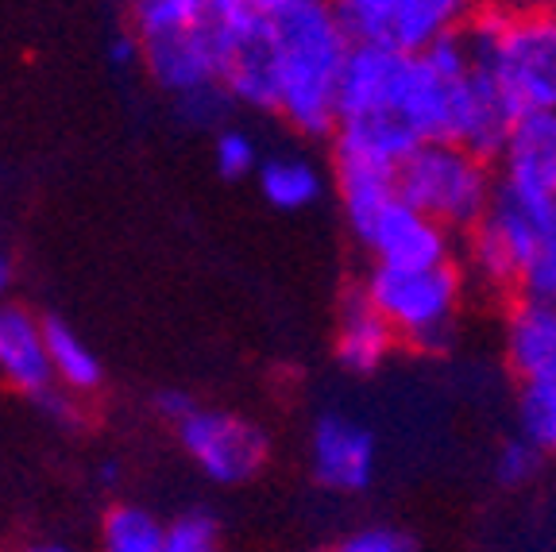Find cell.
I'll use <instances>...</instances> for the list:
<instances>
[{"label":"cell","mask_w":556,"mask_h":552,"mask_svg":"<svg viewBox=\"0 0 556 552\" xmlns=\"http://www.w3.org/2000/svg\"><path fill=\"white\" fill-rule=\"evenodd\" d=\"M270 54H275V116L294 131L329 139L337 128L340 81L356 51L332 0H270L263 4Z\"/></svg>","instance_id":"obj_1"},{"label":"cell","mask_w":556,"mask_h":552,"mask_svg":"<svg viewBox=\"0 0 556 552\" xmlns=\"http://www.w3.org/2000/svg\"><path fill=\"white\" fill-rule=\"evenodd\" d=\"M460 267L491 298L556 302V201L498 190L471 233Z\"/></svg>","instance_id":"obj_2"},{"label":"cell","mask_w":556,"mask_h":552,"mask_svg":"<svg viewBox=\"0 0 556 552\" xmlns=\"http://www.w3.org/2000/svg\"><path fill=\"white\" fill-rule=\"evenodd\" d=\"M348 233L371 267H437L452 260L456 236L399 193V174L359 163H332Z\"/></svg>","instance_id":"obj_3"},{"label":"cell","mask_w":556,"mask_h":552,"mask_svg":"<svg viewBox=\"0 0 556 552\" xmlns=\"http://www.w3.org/2000/svg\"><path fill=\"white\" fill-rule=\"evenodd\" d=\"M460 35L514 113L556 109V16L486 0Z\"/></svg>","instance_id":"obj_4"},{"label":"cell","mask_w":556,"mask_h":552,"mask_svg":"<svg viewBox=\"0 0 556 552\" xmlns=\"http://www.w3.org/2000/svg\"><path fill=\"white\" fill-rule=\"evenodd\" d=\"M359 290L414 352H444L456 340L471 278L456 260L437 267H371Z\"/></svg>","instance_id":"obj_5"},{"label":"cell","mask_w":556,"mask_h":552,"mask_svg":"<svg viewBox=\"0 0 556 552\" xmlns=\"http://www.w3.org/2000/svg\"><path fill=\"white\" fill-rule=\"evenodd\" d=\"M399 193L452 236H464L483 221L498 193L495 159L452 139H429L399 166Z\"/></svg>","instance_id":"obj_6"},{"label":"cell","mask_w":556,"mask_h":552,"mask_svg":"<svg viewBox=\"0 0 556 552\" xmlns=\"http://www.w3.org/2000/svg\"><path fill=\"white\" fill-rule=\"evenodd\" d=\"M174 432H178L186 456L198 464V472L220 487H240L255 479L270 456V440L263 425L232 414V410L193 406L174 425Z\"/></svg>","instance_id":"obj_7"},{"label":"cell","mask_w":556,"mask_h":552,"mask_svg":"<svg viewBox=\"0 0 556 552\" xmlns=\"http://www.w3.org/2000/svg\"><path fill=\"white\" fill-rule=\"evenodd\" d=\"M332 9L356 47L414 54L456 35L429 0H332Z\"/></svg>","instance_id":"obj_8"},{"label":"cell","mask_w":556,"mask_h":552,"mask_svg":"<svg viewBox=\"0 0 556 552\" xmlns=\"http://www.w3.org/2000/svg\"><path fill=\"white\" fill-rule=\"evenodd\" d=\"M309 472L332 494H364L379 475V440L371 425L348 414H321L309 429Z\"/></svg>","instance_id":"obj_9"},{"label":"cell","mask_w":556,"mask_h":552,"mask_svg":"<svg viewBox=\"0 0 556 552\" xmlns=\"http://www.w3.org/2000/svg\"><path fill=\"white\" fill-rule=\"evenodd\" d=\"M498 190L556 201V109L514 116L495 151Z\"/></svg>","instance_id":"obj_10"},{"label":"cell","mask_w":556,"mask_h":552,"mask_svg":"<svg viewBox=\"0 0 556 552\" xmlns=\"http://www.w3.org/2000/svg\"><path fill=\"white\" fill-rule=\"evenodd\" d=\"M503 360L518 387L556 382V302H538V298L506 302Z\"/></svg>","instance_id":"obj_11"},{"label":"cell","mask_w":556,"mask_h":552,"mask_svg":"<svg viewBox=\"0 0 556 552\" xmlns=\"http://www.w3.org/2000/svg\"><path fill=\"white\" fill-rule=\"evenodd\" d=\"M0 379L27 398H43L54 390L47 325L20 305H0Z\"/></svg>","instance_id":"obj_12"},{"label":"cell","mask_w":556,"mask_h":552,"mask_svg":"<svg viewBox=\"0 0 556 552\" xmlns=\"http://www.w3.org/2000/svg\"><path fill=\"white\" fill-rule=\"evenodd\" d=\"M394 348H399V337L387 325V317L375 310L371 298L359 286L348 290L337 310V340H332L340 367L352 375H375L394 355Z\"/></svg>","instance_id":"obj_13"},{"label":"cell","mask_w":556,"mask_h":552,"mask_svg":"<svg viewBox=\"0 0 556 552\" xmlns=\"http://www.w3.org/2000/svg\"><path fill=\"white\" fill-rule=\"evenodd\" d=\"M255 181H260V193L267 205L282 209V213H302V209H313L325 193V171L313 159L298 155V151H278V155H263L260 171H255Z\"/></svg>","instance_id":"obj_14"},{"label":"cell","mask_w":556,"mask_h":552,"mask_svg":"<svg viewBox=\"0 0 556 552\" xmlns=\"http://www.w3.org/2000/svg\"><path fill=\"white\" fill-rule=\"evenodd\" d=\"M225 16L220 0H131V35L139 43H155L166 35L217 24Z\"/></svg>","instance_id":"obj_15"},{"label":"cell","mask_w":556,"mask_h":552,"mask_svg":"<svg viewBox=\"0 0 556 552\" xmlns=\"http://www.w3.org/2000/svg\"><path fill=\"white\" fill-rule=\"evenodd\" d=\"M47 352H51V372L66 394H93L104 382V367L97 352L66 325V321L47 317Z\"/></svg>","instance_id":"obj_16"},{"label":"cell","mask_w":556,"mask_h":552,"mask_svg":"<svg viewBox=\"0 0 556 552\" xmlns=\"http://www.w3.org/2000/svg\"><path fill=\"white\" fill-rule=\"evenodd\" d=\"M101 552H166V526L151 510L121 502L101 522Z\"/></svg>","instance_id":"obj_17"},{"label":"cell","mask_w":556,"mask_h":552,"mask_svg":"<svg viewBox=\"0 0 556 552\" xmlns=\"http://www.w3.org/2000/svg\"><path fill=\"white\" fill-rule=\"evenodd\" d=\"M514 417H518L521 437L533 440L545 456H556V382H533V387H518Z\"/></svg>","instance_id":"obj_18"},{"label":"cell","mask_w":556,"mask_h":552,"mask_svg":"<svg viewBox=\"0 0 556 552\" xmlns=\"http://www.w3.org/2000/svg\"><path fill=\"white\" fill-rule=\"evenodd\" d=\"M545 452L533 444V440H526L518 432V437L503 440L495 452V460H491V467H495V479L503 487H510V491H521V487H530L533 479L541 475V467H545Z\"/></svg>","instance_id":"obj_19"},{"label":"cell","mask_w":556,"mask_h":552,"mask_svg":"<svg viewBox=\"0 0 556 552\" xmlns=\"http://www.w3.org/2000/svg\"><path fill=\"white\" fill-rule=\"evenodd\" d=\"M263 163V151L255 143L252 131L243 128H220L217 139H213V166L220 171V178L240 181L248 174H255Z\"/></svg>","instance_id":"obj_20"},{"label":"cell","mask_w":556,"mask_h":552,"mask_svg":"<svg viewBox=\"0 0 556 552\" xmlns=\"http://www.w3.org/2000/svg\"><path fill=\"white\" fill-rule=\"evenodd\" d=\"M166 552H220V526L205 510H190L166 526Z\"/></svg>","instance_id":"obj_21"},{"label":"cell","mask_w":556,"mask_h":552,"mask_svg":"<svg viewBox=\"0 0 556 552\" xmlns=\"http://www.w3.org/2000/svg\"><path fill=\"white\" fill-rule=\"evenodd\" d=\"M337 552H417V541L399 526H364L348 534Z\"/></svg>","instance_id":"obj_22"},{"label":"cell","mask_w":556,"mask_h":552,"mask_svg":"<svg viewBox=\"0 0 556 552\" xmlns=\"http://www.w3.org/2000/svg\"><path fill=\"white\" fill-rule=\"evenodd\" d=\"M437 12L444 16V24L452 27V32H464V24H468L471 16H476L479 9H483L486 0H429Z\"/></svg>","instance_id":"obj_23"},{"label":"cell","mask_w":556,"mask_h":552,"mask_svg":"<svg viewBox=\"0 0 556 552\" xmlns=\"http://www.w3.org/2000/svg\"><path fill=\"white\" fill-rule=\"evenodd\" d=\"M155 406H159V414H163L166 422H170V425H178L186 414H190L193 406H198V402H193L190 394H182V390H163V394H159V402H155Z\"/></svg>","instance_id":"obj_24"},{"label":"cell","mask_w":556,"mask_h":552,"mask_svg":"<svg viewBox=\"0 0 556 552\" xmlns=\"http://www.w3.org/2000/svg\"><path fill=\"white\" fill-rule=\"evenodd\" d=\"M506 9H518V12H545V16H556V0H498Z\"/></svg>","instance_id":"obj_25"},{"label":"cell","mask_w":556,"mask_h":552,"mask_svg":"<svg viewBox=\"0 0 556 552\" xmlns=\"http://www.w3.org/2000/svg\"><path fill=\"white\" fill-rule=\"evenodd\" d=\"M220 4H225V12H236V9H263L270 0H220Z\"/></svg>","instance_id":"obj_26"},{"label":"cell","mask_w":556,"mask_h":552,"mask_svg":"<svg viewBox=\"0 0 556 552\" xmlns=\"http://www.w3.org/2000/svg\"><path fill=\"white\" fill-rule=\"evenodd\" d=\"M9 283H12V263L4 260V255H0V293L9 290Z\"/></svg>","instance_id":"obj_27"},{"label":"cell","mask_w":556,"mask_h":552,"mask_svg":"<svg viewBox=\"0 0 556 552\" xmlns=\"http://www.w3.org/2000/svg\"><path fill=\"white\" fill-rule=\"evenodd\" d=\"M20 552H74L66 544H31V549H20Z\"/></svg>","instance_id":"obj_28"},{"label":"cell","mask_w":556,"mask_h":552,"mask_svg":"<svg viewBox=\"0 0 556 552\" xmlns=\"http://www.w3.org/2000/svg\"><path fill=\"white\" fill-rule=\"evenodd\" d=\"M329 552H337V549H329Z\"/></svg>","instance_id":"obj_29"}]
</instances>
